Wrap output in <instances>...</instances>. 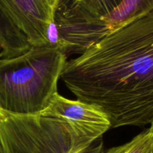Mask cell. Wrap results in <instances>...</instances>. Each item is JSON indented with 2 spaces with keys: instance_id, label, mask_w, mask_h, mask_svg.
I'll return each mask as SVG.
<instances>
[{
  "instance_id": "6da1fadb",
  "label": "cell",
  "mask_w": 153,
  "mask_h": 153,
  "mask_svg": "<svg viewBox=\"0 0 153 153\" xmlns=\"http://www.w3.org/2000/svg\"><path fill=\"white\" fill-rule=\"evenodd\" d=\"M80 101L109 117L111 128L153 121V13L68 61L61 76Z\"/></svg>"
},
{
  "instance_id": "7a4b0ae2",
  "label": "cell",
  "mask_w": 153,
  "mask_h": 153,
  "mask_svg": "<svg viewBox=\"0 0 153 153\" xmlns=\"http://www.w3.org/2000/svg\"><path fill=\"white\" fill-rule=\"evenodd\" d=\"M58 48L31 46L26 52L0 58V109L16 115L40 114L58 94L67 63Z\"/></svg>"
},
{
  "instance_id": "3957f363",
  "label": "cell",
  "mask_w": 153,
  "mask_h": 153,
  "mask_svg": "<svg viewBox=\"0 0 153 153\" xmlns=\"http://www.w3.org/2000/svg\"><path fill=\"white\" fill-rule=\"evenodd\" d=\"M70 130L65 123L41 114L16 115L0 109V153H70ZM82 153L104 151L101 138Z\"/></svg>"
},
{
  "instance_id": "277c9868",
  "label": "cell",
  "mask_w": 153,
  "mask_h": 153,
  "mask_svg": "<svg viewBox=\"0 0 153 153\" xmlns=\"http://www.w3.org/2000/svg\"><path fill=\"white\" fill-rule=\"evenodd\" d=\"M66 124L70 130V153H82L111 128L107 115L92 104L71 100L57 94L40 114Z\"/></svg>"
},
{
  "instance_id": "5b68a950",
  "label": "cell",
  "mask_w": 153,
  "mask_h": 153,
  "mask_svg": "<svg viewBox=\"0 0 153 153\" xmlns=\"http://www.w3.org/2000/svg\"><path fill=\"white\" fill-rule=\"evenodd\" d=\"M31 46H46V32L52 9L46 0H2Z\"/></svg>"
},
{
  "instance_id": "8992f818",
  "label": "cell",
  "mask_w": 153,
  "mask_h": 153,
  "mask_svg": "<svg viewBox=\"0 0 153 153\" xmlns=\"http://www.w3.org/2000/svg\"><path fill=\"white\" fill-rule=\"evenodd\" d=\"M153 13V0H122L112 11L99 19L87 22L82 39L88 46L122 29L132 22Z\"/></svg>"
},
{
  "instance_id": "52a82bcc",
  "label": "cell",
  "mask_w": 153,
  "mask_h": 153,
  "mask_svg": "<svg viewBox=\"0 0 153 153\" xmlns=\"http://www.w3.org/2000/svg\"><path fill=\"white\" fill-rule=\"evenodd\" d=\"M0 47L2 58H10L26 52L31 44L16 26L5 5L0 0Z\"/></svg>"
},
{
  "instance_id": "ba28073f",
  "label": "cell",
  "mask_w": 153,
  "mask_h": 153,
  "mask_svg": "<svg viewBox=\"0 0 153 153\" xmlns=\"http://www.w3.org/2000/svg\"><path fill=\"white\" fill-rule=\"evenodd\" d=\"M111 153H153V128L149 126L121 146L110 148Z\"/></svg>"
},
{
  "instance_id": "9c48e42d",
  "label": "cell",
  "mask_w": 153,
  "mask_h": 153,
  "mask_svg": "<svg viewBox=\"0 0 153 153\" xmlns=\"http://www.w3.org/2000/svg\"><path fill=\"white\" fill-rule=\"evenodd\" d=\"M122 0H76L80 9L88 19H99L116 8Z\"/></svg>"
},
{
  "instance_id": "30bf717a",
  "label": "cell",
  "mask_w": 153,
  "mask_h": 153,
  "mask_svg": "<svg viewBox=\"0 0 153 153\" xmlns=\"http://www.w3.org/2000/svg\"><path fill=\"white\" fill-rule=\"evenodd\" d=\"M46 40L48 46H50L56 48L59 47V31H58V27H57L56 22H54L53 19H52V22L50 23V25H48V28L46 29Z\"/></svg>"
},
{
  "instance_id": "8fae6325",
  "label": "cell",
  "mask_w": 153,
  "mask_h": 153,
  "mask_svg": "<svg viewBox=\"0 0 153 153\" xmlns=\"http://www.w3.org/2000/svg\"><path fill=\"white\" fill-rule=\"evenodd\" d=\"M46 1H47L48 4H50V7H52H52H53L54 5L56 4V2H57V1H58V0H46Z\"/></svg>"
},
{
  "instance_id": "7c38bea8",
  "label": "cell",
  "mask_w": 153,
  "mask_h": 153,
  "mask_svg": "<svg viewBox=\"0 0 153 153\" xmlns=\"http://www.w3.org/2000/svg\"><path fill=\"white\" fill-rule=\"evenodd\" d=\"M2 58V49H1V47H0V58Z\"/></svg>"
},
{
  "instance_id": "4fadbf2b",
  "label": "cell",
  "mask_w": 153,
  "mask_h": 153,
  "mask_svg": "<svg viewBox=\"0 0 153 153\" xmlns=\"http://www.w3.org/2000/svg\"><path fill=\"white\" fill-rule=\"evenodd\" d=\"M150 126L152 127V128H153V121H152V123L150 124Z\"/></svg>"
}]
</instances>
